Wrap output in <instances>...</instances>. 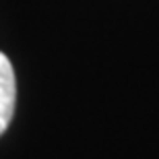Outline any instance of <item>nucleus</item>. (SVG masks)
<instances>
[{"label": "nucleus", "mask_w": 159, "mask_h": 159, "mask_svg": "<svg viewBox=\"0 0 159 159\" xmlns=\"http://www.w3.org/2000/svg\"><path fill=\"white\" fill-rule=\"evenodd\" d=\"M17 103V79L11 60L0 52V134H4L15 114Z\"/></svg>", "instance_id": "f257e3e1"}]
</instances>
